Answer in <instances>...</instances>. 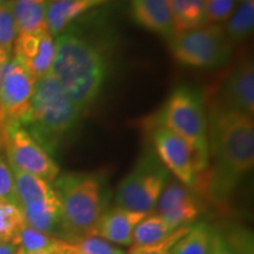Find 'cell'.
<instances>
[{
	"label": "cell",
	"mask_w": 254,
	"mask_h": 254,
	"mask_svg": "<svg viewBox=\"0 0 254 254\" xmlns=\"http://www.w3.org/2000/svg\"><path fill=\"white\" fill-rule=\"evenodd\" d=\"M49 2H55V1H60V0H47Z\"/></svg>",
	"instance_id": "obj_37"
},
{
	"label": "cell",
	"mask_w": 254,
	"mask_h": 254,
	"mask_svg": "<svg viewBox=\"0 0 254 254\" xmlns=\"http://www.w3.org/2000/svg\"><path fill=\"white\" fill-rule=\"evenodd\" d=\"M154 209L155 214L176 230L194 224L201 212V205L192 189L173 180L166 184Z\"/></svg>",
	"instance_id": "obj_11"
},
{
	"label": "cell",
	"mask_w": 254,
	"mask_h": 254,
	"mask_svg": "<svg viewBox=\"0 0 254 254\" xmlns=\"http://www.w3.org/2000/svg\"><path fill=\"white\" fill-rule=\"evenodd\" d=\"M53 183L60 204L59 232L63 240L94 236L105 206L101 177L90 172H67Z\"/></svg>",
	"instance_id": "obj_3"
},
{
	"label": "cell",
	"mask_w": 254,
	"mask_h": 254,
	"mask_svg": "<svg viewBox=\"0 0 254 254\" xmlns=\"http://www.w3.org/2000/svg\"><path fill=\"white\" fill-rule=\"evenodd\" d=\"M12 57V53L8 52V51L0 49V78H1V72L2 68H4L5 64L7 63V60Z\"/></svg>",
	"instance_id": "obj_35"
},
{
	"label": "cell",
	"mask_w": 254,
	"mask_h": 254,
	"mask_svg": "<svg viewBox=\"0 0 254 254\" xmlns=\"http://www.w3.org/2000/svg\"><path fill=\"white\" fill-rule=\"evenodd\" d=\"M25 225L20 207L14 202L0 201V243H11Z\"/></svg>",
	"instance_id": "obj_26"
},
{
	"label": "cell",
	"mask_w": 254,
	"mask_h": 254,
	"mask_svg": "<svg viewBox=\"0 0 254 254\" xmlns=\"http://www.w3.org/2000/svg\"><path fill=\"white\" fill-rule=\"evenodd\" d=\"M190 226H183L179 228H176L173 232H171L168 236L159 241L157 244H152V245L146 246H134L131 247L126 254H170V250L172 246L177 243V240L180 237H183L189 230Z\"/></svg>",
	"instance_id": "obj_29"
},
{
	"label": "cell",
	"mask_w": 254,
	"mask_h": 254,
	"mask_svg": "<svg viewBox=\"0 0 254 254\" xmlns=\"http://www.w3.org/2000/svg\"><path fill=\"white\" fill-rule=\"evenodd\" d=\"M50 74L81 111L97 103L109 81L114 46L109 38L69 25L56 37Z\"/></svg>",
	"instance_id": "obj_1"
},
{
	"label": "cell",
	"mask_w": 254,
	"mask_h": 254,
	"mask_svg": "<svg viewBox=\"0 0 254 254\" xmlns=\"http://www.w3.org/2000/svg\"><path fill=\"white\" fill-rule=\"evenodd\" d=\"M12 171L14 177L15 200L20 208L56 195V190L51 183L43 178L15 168H12Z\"/></svg>",
	"instance_id": "obj_20"
},
{
	"label": "cell",
	"mask_w": 254,
	"mask_h": 254,
	"mask_svg": "<svg viewBox=\"0 0 254 254\" xmlns=\"http://www.w3.org/2000/svg\"><path fill=\"white\" fill-rule=\"evenodd\" d=\"M221 236L237 254H254L253 236L245 227L233 226L220 231Z\"/></svg>",
	"instance_id": "obj_28"
},
{
	"label": "cell",
	"mask_w": 254,
	"mask_h": 254,
	"mask_svg": "<svg viewBox=\"0 0 254 254\" xmlns=\"http://www.w3.org/2000/svg\"><path fill=\"white\" fill-rule=\"evenodd\" d=\"M110 1L113 0H60L49 2L46 8L47 31L51 36H59L87 12Z\"/></svg>",
	"instance_id": "obj_16"
},
{
	"label": "cell",
	"mask_w": 254,
	"mask_h": 254,
	"mask_svg": "<svg viewBox=\"0 0 254 254\" xmlns=\"http://www.w3.org/2000/svg\"><path fill=\"white\" fill-rule=\"evenodd\" d=\"M146 215V213L133 212L116 206L104 211L98 221L94 236L103 238L114 245L131 246L134 228Z\"/></svg>",
	"instance_id": "obj_14"
},
{
	"label": "cell",
	"mask_w": 254,
	"mask_h": 254,
	"mask_svg": "<svg viewBox=\"0 0 254 254\" xmlns=\"http://www.w3.org/2000/svg\"><path fill=\"white\" fill-rule=\"evenodd\" d=\"M15 254H67V243L65 240L60 239L56 245L49 247V249L38 251V252H20L17 250Z\"/></svg>",
	"instance_id": "obj_33"
},
{
	"label": "cell",
	"mask_w": 254,
	"mask_h": 254,
	"mask_svg": "<svg viewBox=\"0 0 254 254\" xmlns=\"http://www.w3.org/2000/svg\"><path fill=\"white\" fill-rule=\"evenodd\" d=\"M168 46L180 65L194 68L221 67L231 53V44L221 24L174 34L168 40Z\"/></svg>",
	"instance_id": "obj_7"
},
{
	"label": "cell",
	"mask_w": 254,
	"mask_h": 254,
	"mask_svg": "<svg viewBox=\"0 0 254 254\" xmlns=\"http://www.w3.org/2000/svg\"><path fill=\"white\" fill-rule=\"evenodd\" d=\"M209 157L214 170L207 179L209 195L221 201L254 166L253 117L218 104L207 114Z\"/></svg>",
	"instance_id": "obj_2"
},
{
	"label": "cell",
	"mask_w": 254,
	"mask_h": 254,
	"mask_svg": "<svg viewBox=\"0 0 254 254\" xmlns=\"http://www.w3.org/2000/svg\"><path fill=\"white\" fill-rule=\"evenodd\" d=\"M224 106L253 117L254 113V65L247 58L238 64L225 82L222 91Z\"/></svg>",
	"instance_id": "obj_13"
},
{
	"label": "cell",
	"mask_w": 254,
	"mask_h": 254,
	"mask_svg": "<svg viewBox=\"0 0 254 254\" xmlns=\"http://www.w3.org/2000/svg\"><path fill=\"white\" fill-rule=\"evenodd\" d=\"M212 228L207 222H195L170 250V254H208L211 249Z\"/></svg>",
	"instance_id": "obj_21"
},
{
	"label": "cell",
	"mask_w": 254,
	"mask_h": 254,
	"mask_svg": "<svg viewBox=\"0 0 254 254\" xmlns=\"http://www.w3.org/2000/svg\"><path fill=\"white\" fill-rule=\"evenodd\" d=\"M151 140L161 164L177 178L178 182L193 190L204 172L195 151L189 142L163 126L152 127Z\"/></svg>",
	"instance_id": "obj_10"
},
{
	"label": "cell",
	"mask_w": 254,
	"mask_h": 254,
	"mask_svg": "<svg viewBox=\"0 0 254 254\" xmlns=\"http://www.w3.org/2000/svg\"><path fill=\"white\" fill-rule=\"evenodd\" d=\"M59 240L60 238L44 233L25 224L18 231L11 243L17 246V250L20 252H38L56 245Z\"/></svg>",
	"instance_id": "obj_24"
},
{
	"label": "cell",
	"mask_w": 254,
	"mask_h": 254,
	"mask_svg": "<svg viewBox=\"0 0 254 254\" xmlns=\"http://www.w3.org/2000/svg\"><path fill=\"white\" fill-rule=\"evenodd\" d=\"M12 52L13 58L38 82L49 74L52 67L56 53L55 37L49 32L18 36Z\"/></svg>",
	"instance_id": "obj_12"
},
{
	"label": "cell",
	"mask_w": 254,
	"mask_h": 254,
	"mask_svg": "<svg viewBox=\"0 0 254 254\" xmlns=\"http://www.w3.org/2000/svg\"><path fill=\"white\" fill-rule=\"evenodd\" d=\"M208 254H237V253L234 252V251L230 247V245L225 241L224 237L221 236L220 231L213 230L211 249H209Z\"/></svg>",
	"instance_id": "obj_32"
},
{
	"label": "cell",
	"mask_w": 254,
	"mask_h": 254,
	"mask_svg": "<svg viewBox=\"0 0 254 254\" xmlns=\"http://www.w3.org/2000/svg\"><path fill=\"white\" fill-rule=\"evenodd\" d=\"M2 148L12 168L34 174L53 183L60 168L49 152L20 124L5 127L1 133Z\"/></svg>",
	"instance_id": "obj_8"
},
{
	"label": "cell",
	"mask_w": 254,
	"mask_h": 254,
	"mask_svg": "<svg viewBox=\"0 0 254 254\" xmlns=\"http://www.w3.org/2000/svg\"><path fill=\"white\" fill-rule=\"evenodd\" d=\"M18 37L11 0H2L0 4V49L12 53L15 38Z\"/></svg>",
	"instance_id": "obj_27"
},
{
	"label": "cell",
	"mask_w": 254,
	"mask_h": 254,
	"mask_svg": "<svg viewBox=\"0 0 254 254\" xmlns=\"http://www.w3.org/2000/svg\"><path fill=\"white\" fill-rule=\"evenodd\" d=\"M238 1H240V0H238Z\"/></svg>",
	"instance_id": "obj_39"
},
{
	"label": "cell",
	"mask_w": 254,
	"mask_h": 254,
	"mask_svg": "<svg viewBox=\"0 0 254 254\" xmlns=\"http://www.w3.org/2000/svg\"><path fill=\"white\" fill-rule=\"evenodd\" d=\"M66 243L67 254H126L120 247L97 236L77 238Z\"/></svg>",
	"instance_id": "obj_25"
},
{
	"label": "cell",
	"mask_w": 254,
	"mask_h": 254,
	"mask_svg": "<svg viewBox=\"0 0 254 254\" xmlns=\"http://www.w3.org/2000/svg\"><path fill=\"white\" fill-rule=\"evenodd\" d=\"M254 28V0H240L224 26L230 44L241 43L252 36Z\"/></svg>",
	"instance_id": "obj_22"
},
{
	"label": "cell",
	"mask_w": 254,
	"mask_h": 254,
	"mask_svg": "<svg viewBox=\"0 0 254 254\" xmlns=\"http://www.w3.org/2000/svg\"><path fill=\"white\" fill-rule=\"evenodd\" d=\"M82 112L49 73L37 82L21 126L51 154L80 126Z\"/></svg>",
	"instance_id": "obj_4"
},
{
	"label": "cell",
	"mask_w": 254,
	"mask_h": 254,
	"mask_svg": "<svg viewBox=\"0 0 254 254\" xmlns=\"http://www.w3.org/2000/svg\"><path fill=\"white\" fill-rule=\"evenodd\" d=\"M167 168L157 155L146 154L120 180L114 200L118 207L150 214L168 182Z\"/></svg>",
	"instance_id": "obj_6"
},
{
	"label": "cell",
	"mask_w": 254,
	"mask_h": 254,
	"mask_svg": "<svg viewBox=\"0 0 254 254\" xmlns=\"http://www.w3.org/2000/svg\"><path fill=\"white\" fill-rule=\"evenodd\" d=\"M238 0H206V18L208 25H220L230 19Z\"/></svg>",
	"instance_id": "obj_30"
},
{
	"label": "cell",
	"mask_w": 254,
	"mask_h": 254,
	"mask_svg": "<svg viewBox=\"0 0 254 254\" xmlns=\"http://www.w3.org/2000/svg\"><path fill=\"white\" fill-rule=\"evenodd\" d=\"M25 224L44 233L53 234L60 227V204L58 196H51L36 204L21 207Z\"/></svg>",
	"instance_id": "obj_19"
},
{
	"label": "cell",
	"mask_w": 254,
	"mask_h": 254,
	"mask_svg": "<svg viewBox=\"0 0 254 254\" xmlns=\"http://www.w3.org/2000/svg\"><path fill=\"white\" fill-rule=\"evenodd\" d=\"M2 150V138H1V133H0V151Z\"/></svg>",
	"instance_id": "obj_36"
},
{
	"label": "cell",
	"mask_w": 254,
	"mask_h": 254,
	"mask_svg": "<svg viewBox=\"0 0 254 254\" xmlns=\"http://www.w3.org/2000/svg\"><path fill=\"white\" fill-rule=\"evenodd\" d=\"M17 246L12 243H0V254H15Z\"/></svg>",
	"instance_id": "obj_34"
},
{
	"label": "cell",
	"mask_w": 254,
	"mask_h": 254,
	"mask_svg": "<svg viewBox=\"0 0 254 254\" xmlns=\"http://www.w3.org/2000/svg\"><path fill=\"white\" fill-rule=\"evenodd\" d=\"M174 230L160 215L150 213L136 225L133 232L132 246H146L165 239Z\"/></svg>",
	"instance_id": "obj_23"
},
{
	"label": "cell",
	"mask_w": 254,
	"mask_h": 254,
	"mask_svg": "<svg viewBox=\"0 0 254 254\" xmlns=\"http://www.w3.org/2000/svg\"><path fill=\"white\" fill-rule=\"evenodd\" d=\"M1 1H2V0H0V4H1Z\"/></svg>",
	"instance_id": "obj_38"
},
{
	"label": "cell",
	"mask_w": 254,
	"mask_h": 254,
	"mask_svg": "<svg viewBox=\"0 0 254 254\" xmlns=\"http://www.w3.org/2000/svg\"><path fill=\"white\" fill-rule=\"evenodd\" d=\"M37 81L11 57L0 78V133L14 124L23 125L30 112Z\"/></svg>",
	"instance_id": "obj_9"
},
{
	"label": "cell",
	"mask_w": 254,
	"mask_h": 254,
	"mask_svg": "<svg viewBox=\"0 0 254 254\" xmlns=\"http://www.w3.org/2000/svg\"><path fill=\"white\" fill-rule=\"evenodd\" d=\"M131 14L139 26L160 34L168 40L173 37L168 0H131Z\"/></svg>",
	"instance_id": "obj_15"
},
{
	"label": "cell",
	"mask_w": 254,
	"mask_h": 254,
	"mask_svg": "<svg viewBox=\"0 0 254 254\" xmlns=\"http://www.w3.org/2000/svg\"><path fill=\"white\" fill-rule=\"evenodd\" d=\"M18 36L45 33L47 0H11Z\"/></svg>",
	"instance_id": "obj_17"
},
{
	"label": "cell",
	"mask_w": 254,
	"mask_h": 254,
	"mask_svg": "<svg viewBox=\"0 0 254 254\" xmlns=\"http://www.w3.org/2000/svg\"><path fill=\"white\" fill-rule=\"evenodd\" d=\"M174 34L207 26L206 0H168ZM173 34V36H174Z\"/></svg>",
	"instance_id": "obj_18"
},
{
	"label": "cell",
	"mask_w": 254,
	"mask_h": 254,
	"mask_svg": "<svg viewBox=\"0 0 254 254\" xmlns=\"http://www.w3.org/2000/svg\"><path fill=\"white\" fill-rule=\"evenodd\" d=\"M0 201L14 202L15 192H14V177L13 171L7 161L0 154Z\"/></svg>",
	"instance_id": "obj_31"
},
{
	"label": "cell",
	"mask_w": 254,
	"mask_h": 254,
	"mask_svg": "<svg viewBox=\"0 0 254 254\" xmlns=\"http://www.w3.org/2000/svg\"><path fill=\"white\" fill-rule=\"evenodd\" d=\"M154 125L170 129L195 151L204 172L209 164L207 113L198 92L187 86L174 88L154 119Z\"/></svg>",
	"instance_id": "obj_5"
}]
</instances>
